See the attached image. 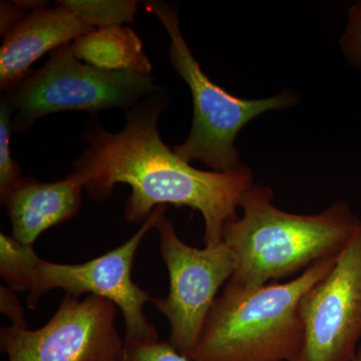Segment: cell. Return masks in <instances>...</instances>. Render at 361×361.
I'll return each mask as SVG.
<instances>
[{
	"label": "cell",
	"mask_w": 361,
	"mask_h": 361,
	"mask_svg": "<svg viewBox=\"0 0 361 361\" xmlns=\"http://www.w3.org/2000/svg\"><path fill=\"white\" fill-rule=\"evenodd\" d=\"M165 94L156 92L126 111L120 132L92 125L80 135L85 142L75 161V172L96 202L108 199L116 184L132 188L126 202V220L144 223L159 206L189 207L203 216L205 246L223 242L224 228L238 217L242 196L254 185L251 169L243 163L227 172H206L183 161L164 144L158 121L165 110Z\"/></svg>",
	"instance_id": "1"
},
{
	"label": "cell",
	"mask_w": 361,
	"mask_h": 361,
	"mask_svg": "<svg viewBox=\"0 0 361 361\" xmlns=\"http://www.w3.org/2000/svg\"><path fill=\"white\" fill-rule=\"evenodd\" d=\"M273 200L271 188L254 184L240 201L242 215L226 224L223 241L235 268L225 288L255 290L339 255L361 225L345 202L315 215H298L280 210Z\"/></svg>",
	"instance_id": "2"
},
{
	"label": "cell",
	"mask_w": 361,
	"mask_h": 361,
	"mask_svg": "<svg viewBox=\"0 0 361 361\" xmlns=\"http://www.w3.org/2000/svg\"><path fill=\"white\" fill-rule=\"evenodd\" d=\"M338 256V255H337ZM322 259L299 276L248 292L223 289L209 313L193 361H291L303 341L304 295L332 269Z\"/></svg>",
	"instance_id": "3"
},
{
	"label": "cell",
	"mask_w": 361,
	"mask_h": 361,
	"mask_svg": "<svg viewBox=\"0 0 361 361\" xmlns=\"http://www.w3.org/2000/svg\"><path fill=\"white\" fill-rule=\"evenodd\" d=\"M153 13L167 30L171 42L169 56L174 70L191 90L194 118L186 141L173 149L183 161H200L215 172H227L241 165L235 146L240 130L263 114L292 108L300 102L294 90L286 89L275 96L244 99L233 96L209 80L194 58L180 30L177 11L163 1H149Z\"/></svg>",
	"instance_id": "4"
},
{
	"label": "cell",
	"mask_w": 361,
	"mask_h": 361,
	"mask_svg": "<svg viewBox=\"0 0 361 361\" xmlns=\"http://www.w3.org/2000/svg\"><path fill=\"white\" fill-rule=\"evenodd\" d=\"M149 75L135 71H106L80 61L71 44L51 52L42 68L32 71L6 90V102L16 111L14 132L32 127L37 118L58 111L90 114L114 108L130 109L142 97L158 92Z\"/></svg>",
	"instance_id": "5"
},
{
	"label": "cell",
	"mask_w": 361,
	"mask_h": 361,
	"mask_svg": "<svg viewBox=\"0 0 361 361\" xmlns=\"http://www.w3.org/2000/svg\"><path fill=\"white\" fill-rule=\"evenodd\" d=\"M167 206L157 207L134 236L114 250L78 264L49 262L37 257L21 282L20 291L27 293L28 307L35 310L40 298L54 289L65 291L66 296L80 298L87 294L111 301L122 312L125 322V346L153 343L159 341L155 325L144 313L152 301L148 291L133 281L135 254L145 236L153 228Z\"/></svg>",
	"instance_id": "6"
},
{
	"label": "cell",
	"mask_w": 361,
	"mask_h": 361,
	"mask_svg": "<svg viewBox=\"0 0 361 361\" xmlns=\"http://www.w3.org/2000/svg\"><path fill=\"white\" fill-rule=\"evenodd\" d=\"M155 228L170 290L165 298H152L151 302L170 323L171 345L192 360L218 292L234 272V255L224 241L202 249L188 245L166 211Z\"/></svg>",
	"instance_id": "7"
},
{
	"label": "cell",
	"mask_w": 361,
	"mask_h": 361,
	"mask_svg": "<svg viewBox=\"0 0 361 361\" xmlns=\"http://www.w3.org/2000/svg\"><path fill=\"white\" fill-rule=\"evenodd\" d=\"M116 306L102 297L66 296L49 322L37 330L11 324L0 330L8 361H116L125 342L116 329Z\"/></svg>",
	"instance_id": "8"
},
{
	"label": "cell",
	"mask_w": 361,
	"mask_h": 361,
	"mask_svg": "<svg viewBox=\"0 0 361 361\" xmlns=\"http://www.w3.org/2000/svg\"><path fill=\"white\" fill-rule=\"evenodd\" d=\"M303 341L291 361H351L361 337V225L329 274L304 295Z\"/></svg>",
	"instance_id": "9"
},
{
	"label": "cell",
	"mask_w": 361,
	"mask_h": 361,
	"mask_svg": "<svg viewBox=\"0 0 361 361\" xmlns=\"http://www.w3.org/2000/svg\"><path fill=\"white\" fill-rule=\"evenodd\" d=\"M94 28L85 25L63 4L42 6L26 14L4 35L0 49V87L8 90L32 71L47 52L75 42Z\"/></svg>",
	"instance_id": "10"
},
{
	"label": "cell",
	"mask_w": 361,
	"mask_h": 361,
	"mask_svg": "<svg viewBox=\"0 0 361 361\" xmlns=\"http://www.w3.org/2000/svg\"><path fill=\"white\" fill-rule=\"evenodd\" d=\"M84 189L85 180L75 171L58 182L39 183L23 178L11 191L0 196L11 219V236L23 245L33 246L49 228L78 215Z\"/></svg>",
	"instance_id": "11"
},
{
	"label": "cell",
	"mask_w": 361,
	"mask_h": 361,
	"mask_svg": "<svg viewBox=\"0 0 361 361\" xmlns=\"http://www.w3.org/2000/svg\"><path fill=\"white\" fill-rule=\"evenodd\" d=\"M80 61L106 71L149 75L152 65L139 35L128 26L96 28L71 44Z\"/></svg>",
	"instance_id": "12"
},
{
	"label": "cell",
	"mask_w": 361,
	"mask_h": 361,
	"mask_svg": "<svg viewBox=\"0 0 361 361\" xmlns=\"http://www.w3.org/2000/svg\"><path fill=\"white\" fill-rule=\"evenodd\" d=\"M59 2L94 30L134 23L137 11V2L132 0H63Z\"/></svg>",
	"instance_id": "13"
},
{
	"label": "cell",
	"mask_w": 361,
	"mask_h": 361,
	"mask_svg": "<svg viewBox=\"0 0 361 361\" xmlns=\"http://www.w3.org/2000/svg\"><path fill=\"white\" fill-rule=\"evenodd\" d=\"M37 257L33 246L23 245L11 235L0 233V276L7 287L18 291L26 270Z\"/></svg>",
	"instance_id": "14"
},
{
	"label": "cell",
	"mask_w": 361,
	"mask_h": 361,
	"mask_svg": "<svg viewBox=\"0 0 361 361\" xmlns=\"http://www.w3.org/2000/svg\"><path fill=\"white\" fill-rule=\"evenodd\" d=\"M11 106L2 101L0 109V196L11 191L23 179L20 166L11 155Z\"/></svg>",
	"instance_id": "15"
},
{
	"label": "cell",
	"mask_w": 361,
	"mask_h": 361,
	"mask_svg": "<svg viewBox=\"0 0 361 361\" xmlns=\"http://www.w3.org/2000/svg\"><path fill=\"white\" fill-rule=\"evenodd\" d=\"M339 45L349 66L361 73V0L349 8Z\"/></svg>",
	"instance_id": "16"
},
{
	"label": "cell",
	"mask_w": 361,
	"mask_h": 361,
	"mask_svg": "<svg viewBox=\"0 0 361 361\" xmlns=\"http://www.w3.org/2000/svg\"><path fill=\"white\" fill-rule=\"evenodd\" d=\"M123 361H193L180 355L169 341L125 346Z\"/></svg>",
	"instance_id": "17"
},
{
	"label": "cell",
	"mask_w": 361,
	"mask_h": 361,
	"mask_svg": "<svg viewBox=\"0 0 361 361\" xmlns=\"http://www.w3.org/2000/svg\"><path fill=\"white\" fill-rule=\"evenodd\" d=\"M0 310L11 320V324L27 326L20 300L16 291L9 287H0Z\"/></svg>",
	"instance_id": "18"
},
{
	"label": "cell",
	"mask_w": 361,
	"mask_h": 361,
	"mask_svg": "<svg viewBox=\"0 0 361 361\" xmlns=\"http://www.w3.org/2000/svg\"><path fill=\"white\" fill-rule=\"evenodd\" d=\"M351 361H361V348H357L355 357H353Z\"/></svg>",
	"instance_id": "19"
},
{
	"label": "cell",
	"mask_w": 361,
	"mask_h": 361,
	"mask_svg": "<svg viewBox=\"0 0 361 361\" xmlns=\"http://www.w3.org/2000/svg\"><path fill=\"white\" fill-rule=\"evenodd\" d=\"M116 361H123V360H116Z\"/></svg>",
	"instance_id": "20"
}]
</instances>
